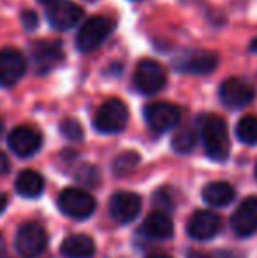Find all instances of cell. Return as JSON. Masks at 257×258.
I'll use <instances>...</instances> for the list:
<instances>
[{"label":"cell","instance_id":"cell-1","mask_svg":"<svg viewBox=\"0 0 257 258\" xmlns=\"http://www.w3.org/2000/svg\"><path fill=\"white\" fill-rule=\"evenodd\" d=\"M199 136L204 148L206 155L217 162H224L229 156V132L227 125L220 116L217 114H202L197 121Z\"/></svg>","mask_w":257,"mask_h":258},{"label":"cell","instance_id":"cell-2","mask_svg":"<svg viewBox=\"0 0 257 258\" xmlns=\"http://www.w3.org/2000/svg\"><path fill=\"white\" fill-rule=\"evenodd\" d=\"M113 20L108 16H92L81 25L76 35V46L79 51L90 53L93 49L100 48L104 41L111 35L113 32Z\"/></svg>","mask_w":257,"mask_h":258},{"label":"cell","instance_id":"cell-3","mask_svg":"<svg viewBox=\"0 0 257 258\" xmlns=\"http://www.w3.org/2000/svg\"><path fill=\"white\" fill-rule=\"evenodd\" d=\"M129 121V109L120 99L106 100L93 116V126L100 134H118Z\"/></svg>","mask_w":257,"mask_h":258},{"label":"cell","instance_id":"cell-4","mask_svg":"<svg viewBox=\"0 0 257 258\" xmlns=\"http://www.w3.org/2000/svg\"><path fill=\"white\" fill-rule=\"evenodd\" d=\"M168 76L159 61L141 60L134 71V86L143 95H155L166 86Z\"/></svg>","mask_w":257,"mask_h":258},{"label":"cell","instance_id":"cell-5","mask_svg":"<svg viewBox=\"0 0 257 258\" xmlns=\"http://www.w3.org/2000/svg\"><path fill=\"white\" fill-rule=\"evenodd\" d=\"M59 207L72 220H86L95 211V199L81 188H65L59 197Z\"/></svg>","mask_w":257,"mask_h":258},{"label":"cell","instance_id":"cell-6","mask_svg":"<svg viewBox=\"0 0 257 258\" xmlns=\"http://www.w3.org/2000/svg\"><path fill=\"white\" fill-rule=\"evenodd\" d=\"M182 111L171 102H151L144 107V121L148 128L155 134H164L173 130L180 123Z\"/></svg>","mask_w":257,"mask_h":258},{"label":"cell","instance_id":"cell-7","mask_svg":"<svg viewBox=\"0 0 257 258\" xmlns=\"http://www.w3.org/2000/svg\"><path fill=\"white\" fill-rule=\"evenodd\" d=\"M14 244H16L18 253L23 258H37L46 249L48 235L39 223L28 221L18 228Z\"/></svg>","mask_w":257,"mask_h":258},{"label":"cell","instance_id":"cell-8","mask_svg":"<svg viewBox=\"0 0 257 258\" xmlns=\"http://www.w3.org/2000/svg\"><path fill=\"white\" fill-rule=\"evenodd\" d=\"M30 58L37 74H48L64 60L62 42L37 41L30 48Z\"/></svg>","mask_w":257,"mask_h":258},{"label":"cell","instance_id":"cell-9","mask_svg":"<svg viewBox=\"0 0 257 258\" xmlns=\"http://www.w3.org/2000/svg\"><path fill=\"white\" fill-rule=\"evenodd\" d=\"M220 100L229 109H241L254 100L255 90L240 78H229L220 85Z\"/></svg>","mask_w":257,"mask_h":258},{"label":"cell","instance_id":"cell-10","mask_svg":"<svg viewBox=\"0 0 257 258\" xmlns=\"http://www.w3.org/2000/svg\"><path fill=\"white\" fill-rule=\"evenodd\" d=\"M27 71L25 56L14 48L0 49V88L14 86Z\"/></svg>","mask_w":257,"mask_h":258},{"label":"cell","instance_id":"cell-11","mask_svg":"<svg viewBox=\"0 0 257 258\" xmlns=\"http://www.w3.org/2000/svg\"><path fill=\"white\" fill-rule=\"evenodd\" d=\"M7 144H9L11 151L16 153L21 158H28V156L35 155L42 146V137L39 130L32 128L27 125H20L9 134L7 137Z\"/></svg>","mask_w":257,"mask_h":258},{"label":"cell","instance_id":"cell-12","mask_svg":"<svg viewBox=\"0 0 257 258\" xmlns=\"http://www.w3.org/2000/svg\"><path fill=\"white\" fill-rule=\"evenodd\" d=\"M141 211V197L132 191H117L110 199V216L117 223L127 225L137 218Z\"/></svg>","mask_w":257,"mask_h":258},{"label":"cell","instance_id":"cell-13","mask_svg":"<svg viewBox=\"0 0 257 258\" xmlns=\"http://www.w3.org/2000/svg\"><path fill=\"white\" fill-rule=\"evenodd\" d=\"M48 21L55 30L59 32H67L71 30L72 27L78 25V21L83 18V9L74 2H69V0H64V2H53L49 6L48 13Z\"/></svg>","mask_w":257,"mask_h":258},{"label":"cell","instance_id":"cell-14","mask_svg":"<svg viewBox=\"0 0 257 258\" xmlns=\"http://www.w3.org/2000/svg\"><path fill=\"white\" fill-rule=\"evenodd\" d=\"M231 227L240 237H250L257 232V197H247L231 216Z\"/></svg>","mask_w":257,"mask_h":258},{"label":"cell","instance_id":"cell-15","mask_svg":"<svg viewBox=\"0 0 257 258\" xmlns=\"http://www.w3.org/2000/svg\"><path fill=\"white\" fill-rule=\"evenodd\" d=\"M219 65V56L213 51H194L178 58L175 63L176 71L194 76H206L213 72Z\"/></svg>","mask_w":257,"mask_h":258},{"label":"cell","instance_id":"cell-16","mask_svg":"<svg viewBox=\"0 0 257 258\" xmlns=\"http://www.w3.org/2000/svg\"><path fill=\"white\" fill-rule=\"evenodd\" d=\"M220 230V218L212 211H197L187 223V234L195 241H208Z\"/></svg>","mask_w":257,"mask_h":258},{"label":"cell","instance_id":"cell-17","mask_svg":"<svg viewBox=\"0 0 257 258\" xmlns=\"http://www.w3.org/2000/svg\"><path fill=\"white\" fill-rule=\"evenodd\" d=\"M143 234L150 239H157V241H164L169 239L175 232V225H173L171 218L164 211H155L150 213L144 220L143 227H141Z\"/></svg>","mask_w":257,"mask_h":258},{"label":"cell","instance_id":"cell-18","mask_svg":"<svg viewBox=\"0 0 257 258\" xmlns=\"http://www.w3.org/2000/svg\"><path fill=\"white\" fill-rule=\"evenodd\" d=\"M60 251L65 258H92L95 253V242L86 234H74L62 242Z\"/></svg>","mask_w":257,"mask_h":258},{"label":"cell","instance_id":"cell-19","mask_svg":"<svg viewBox=\"0 0 257 258\" xmlns=\"http://www.w3.org/2000/svg\"><path fill=\"white\" fill-rule=\"evenodd\" d=\"M18 195L25 199H35L42 194L44 190V177L37 172V170H21L16 177V183H14Z\"/></svg>","mask_w":257,"mask_h":258},{"label":"cell","instance_id":"cell-20","mask_svg":"<svg viewBox=\"0 0 257 258\" xmlns=\"http://www.w3.org/2000/svg\"><path fill=\"white\" fill-rule=\"evenodd\" d=\"M234 195L236 191H234L233 184L226 183V181H215L202 188V201L213 207H224L231 204Z\"/></svg>","mask_w":257,"mask_h":258},{"label":"cell","instance_id":"cell-21","mask_svg":"<svg viewBox=\"0 0 257 258\" xmlns=\"http://www.w3.org/2000/svg\"><path fill=\"white\" fill-rule=\"evenodd\" d=\"M236 137L243 144L254 146L257 144V118L255 116H243L236 125Z\"/></svg>","mask_w":257,"mask_h":258},{"label":"cell","instance_id":"cell-22","mask_svg":"<svg viewBox=\"0 0 257 258\" xmlns=\"http://www.w3.org/2000/svg\"><path fill=\"white\" fill-rule=\"evenodd\" d=\"M139 163V155L136 151H125V153L118 155L113 162V172L117 176H127L129 172H132Z\"/></svg>","mask_w":257,"mask_h":258},{"label":"cell","instance_id":"cell-23","mask_svg":"<svg viewBox=\"0 0 257 258\" xmlns=\"http://www.w3.org/2000/svg\"><path fill=\"white\" fill-rule=\"evenodd\" d=\"M171 146L176 153L180 155H185V153H190L195 146V136L190 128H182L173 136V141H171Z\"/></svg>","mask_w":257,"mask_h":258},{"label":"cell","instance_id":"cell-24","mask_svg":"<svg viewBox=\"0 0 257 258\" xmlns=\"http://www.w3.org/2000/svg\"><path fill=\"white\" fill-rule=\"evenodd\" d=\"M76 181L85 184L86 188H93L100 183V174H99V170H97V167L81 165L78 172H76Z\"/></svg>","mask_w":257,"mask_h":258},{"label":"cell","instance_id":"cell-25","mask_svg":"<svg viewBox=\"0 0 257 258\" xmlns=\"http://www.w3.org/2000/svg\"><path fill=\"white\" fill-rule=\"evenodd\" d=\"M60 132H62V136L65 139L72 141V143H78V141L83 139V126L79 125V121H76V119H64L62 123H60Z\"/></svg>","mask_w":257,"mask_h":258},{"label":"cell","instance_id":"cell-26","mask_svg":"<svg viewBox=\"0 0 257 258\" xmlns=\"http://www.w3.org/2000/svg\"><path fill=\"white\" fill-rule=\"evenodd\" d=\"M153 204L159 207V211H164V213H169V211L175 209V202H173V197L169 191L166 190H157L151 197Z\"/></svg>","mask_w":257,"mask_h":258},{"label":"cell","instance_id":"cell-27","mask_svg":"<svg viewBox=\"0 0 257 258\" xmlns=\"http://www.w3.org/2000/svg\"><path fill=\"white\" fill-rule=\"evenodd\" d=\"M21 25H23L25 30H35L39 25V18L37 14L34 13V11H23L21 13Z\"/></svg>","mask_w":257,"mask_h":258},{"label":"cell","instance_id":"cell-28","mask_svg":"<svg viewBox=\"0 0 257 258\" xmlns=\"http://www.w3.org/2000/svg\"><path fill=\"white\" fill-rule=\"evenodd\" d=\"M7 170H9V160H7V156L0 151V176L6 174Z\"/></svg>","mask_w":257,"mask_h":258},{"label":"cell","instance_id":"cell-29","mask_svg":"<svg viewBox=\"0 0 257 258\" xmlns=\"http://www.w3.org/2000/svg\"><path fill=\"white\" fill-rule=\"evenodd\" d=\"M187 258H213V256L208 255V253H204V251H195V249H190V251L187 253Z\"/></svg>","mask_w":257,"mask_h":258},{"label":"cell","instance_id":"cell-30","mask_svg":"<svg viewBox=\"0 0 257 258\" xmlns=\"http://www.w3.org/2000/svg\"><path fill=\"white\" fill-rule=\"evenodd\" d=\"M213 258H236L233 255V253H229V251H219V253H215L213 255Z\"/></svg>","mask_w":257,"mask_h":258},{"label":"cell","instance_id":"cell-31","mask_svg":"<svg viewBox=\"0 0 257 258\" xmlns=\"http://www.w3.org/2000/svg\"><path fill=\"white\" fill-rule=\"evenodd\" d=\"M6 207H7V197L6 195H0V214L6 211Z\"/></svg>","mask_w":257,"mask_h":258},{"label":"cell","instance_id":"cell-32","mask_svg":"<svg viewBox=\"0 0 257 258\" xmlns=\"http://www.w3.org/2000/svg\"><path fill=\"white\" fill-rule=\"evenodd\" d=\"M6 256V244H4V239H2V234H0V258Z\"/></svg>","mask_w":257,"mask_h":258},{"label":"cell","instance_id":"cell-33","mask_svg":"<svg viewBox=\"0 0 257 258\" xmlns=\"http://www.w3.org/2000/svg\"><path fill=\"white\" fill-rule=\"evenodd\" d=\"M250 49H252V51H255V53H257V39H254V41H252Z\"/></svg>","mask_w":257,"mask_h":258},{"label":"cell","instance_id":"cell-34","mask_svg":"<svg viewBox=\"0 0 257 258\" xmlns=\"http://www.w3.org/2000/svg\"><path fill=\"white\" fill-rule=\"evenodd\" d=\"M148 258H169L168 255H161V253H157V255H150Z\"/></svg>","mask_w":257,"mask_h":258},{"label":"cell","instance_id":"cell-35","mask_svg":"<svg viewBox=\"0 0 257 258\" xmlns=\"http://www.w3.org/2000/svg\"><path fill=\"white\" fill-rule=\"evenodd\" d=\"M41 4H53V2H57V0H39Z\"/></svg>","mask_w":257,"mask_h":258},{"label":"cell","instance_id":"cell-36","mask_svg":"<svg viewBox=\"0 0 257 258\" xmlns=\"http://www.w3.org/2000/svg\"><path fill=\"white\" fill-rule=\"evenodd\" d=\"M2 134H4V123L0 121V139H2Z\"/></svg>","mask_w":257,"mask_h":258},{"label":"cell","instance_id":"cell-37","mask_svg":"<svg viewBox=\"0 0 257 258\" xmlns=\"http://www.w3.org/2000/svg\"><path fill=\"white\" fill-rule=\"evenodd\" d=\"M255 179H257V165H255Z\"/></svg>","mask_w":257,"mask_h":258}]
</instances>
